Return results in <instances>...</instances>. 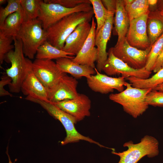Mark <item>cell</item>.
I'll list each match as a JSON object with an SVG mask.
<instances>
[{"instance_id": "obj_7", "label": "cell", "mask_w": 163, "mask_h": 163, "mask_svg": "<svg viewBox=\"0 0 163 163\" xmlns=\"http://www.w3.org/2000/svg\"><path fill=\"white\" fill-rule=\"evenodd\" d=\"M91 4L83 3L73 8L65 7L59 4L47 3L42 0L37 19L45 30L64 17L75 12H89L93 10Z\"/></svg>"}, {"instance_id": "obj_4", "label": "cell", "mask_w": 163, "mask_h": 163, "mask_svg": "<svg viewBox=\"0 0 163 163\" xmlns=\"http://www.w3.org/2000/svg\"><path fill=\"white\" fill-rule=\"evenodd\" d=\"M14 48L8 53L5 59L11 63L10 68L6 70V74L12 79L8 85L10 92L18 93L21 91L22 83L27 75L30 64L31 61L26 58L23 50L21 40L14 37Z\"/></svg>"}, {"instance_id": "obj_17", "label": "cell", "mask_w": 163, "mask_h": 163, "mask_svg": "<svg viewBox=\"0 0 163 163\" xmlns=\"http://www.w3.org/2000/svg\"><path fill=\"white\" fill-rule=\"evenodd\" d=\"M89 22L86 21L79 24L67 37L62 50L72 56L76 55L89 35L91 27V24Z\"/></svg>"}, {"instance_id": "obj_24", "label": "cell", "mask_w": 163, "mask_h": 163, "mask_svg": "<svg viewBox=\"0 0 163 163\" xmlns=\"http://www.w3.org/2000/svg\"><path fill=\"white\" fill-rule=\"evenodd\" d=\"M62 57L72 59L74 57L53 46L47 40L38 48L36 55V59H56Z\"/></svg>"}, {"instance_id": "obj_41", "label": "cell", "mask_w": 163, "mask_h": 163, "mask_svg": "<svg viewBox=\"0 0 163 163\" xmlns=\"http://www.w3.org/2000/svg\"><path fill=\"white\" fill-rule=\"evenodd\" d=\"M160 13L161 16L163 17V11H160Z\"/></svg>"}, {"instance_id": "obj_38", "label": "cell", "mask_w": 163, "mask_h": 163, "mask_svg": "<svg viewBox=\"0 0 163 163\" xmlns=\"http://www.w3.org/2000/svg\"><path fill=\"white\" fill-rule=\"evenodd\" d=\"M153 90L163 91V84L158 86Z\"/></svg>"}, {"instance_id": "obj_28", "label": "cell", "mask_w": 163, "mask_h": 163, "mask_svg": "<svg viewBox=\"0 0 163 163\" xmlns=\"http://www.w3.org/2000/svg\"><path fill=\"white\" fill-rule=\"evenodd\" d=\"M163 49V34L151 46L145 67L148 71H153L156 61Z\"/></svg>"}, {"instance_id": "obj_26", "label": "cell", "mask_w": 163, "mask_h": 163, "mask_svg": "<svg viewBox=\"0 0 163 163\" xmlns=\"http://www.w3.org/2000/svg\"><path fill=\"white\" fill-rule=\"evenodd\" d=\"M24 22L37 19L39 15L41 0H20Z\"/></svg>"}, {"instance_id": "obj_21", "label": "cell", "mask_w": 163, "mask_h": 163, "mask_svg": "<svg viewBox=\"0 0 163 163\" xmlns=\"http://www.w3.org/2000/svg\"><path fill=\"white\" fill-rule=\"evenodd\" d=\"M147 30L152 46L163 34V17L157 8L150 10L147 22Z\"/></svg>"}, {"instance_id": "obj_37", "label": "cell", "mask_w": 163, "mask_h": 163, "mask_svg": "<svg viewBox=\"0 0 163 163\" xmlns=\"http://www.w3.org/2000/svg\"><path fill=\"white\" fill-rule=\"evenodd\" d=\"M158 1V0H148L149 6L155 7H156Z\"/></svg>"}, {"instance_id": "obj_19", "label": "cell", "mask_w": 163, "mask_h": 163, "mask_svg": "<svg viewBox=\"0 0 163 163\" xmlns=\"http://www.w3.org/2000/svg\"><path fill=\"white\" fill-rule=\"evenodd\" d=\"M56 62L62 72L70 74L76 79L83 77L87 78L96 73L95 68L79 64L69 58H60L56 59Z\"/></svg>"}, {"instance_id": "obj_33", "label": "cell", "mask_w": 163, "mask_h": 163, "mask_svg": "<svg viewBox=\"0 0 163 163\" xmlns=\"http://www.w3.org/2000/svg\"><path fill=\"white\" fill-rule=\"evenodd\" d=\"M12 79L6 74L3 75L0 81V96L1 97L5 96H12V94L6 91L4 88L5 85H10Z\"/></svg>"}, {"instance_id": "obj_40", "label": "cell", "mask_w": 163, "mask_h": 163, "mask_svg": "<svg viewBox=\"0 0 163 163\" xmlns=\"http://www.w3.org/2000/svg\"><path fill=\"white\" fill-rule=\"evenodd\" d=\"M7 151H8V150H7ZM7 151L6 152H7V155H8V160H9L8 163H13V162L11 161V159H10V156H9V155H8V152Z\"/></svg>"}, {"instance_id": "obj_13", "label": "cell", "mask_w": 163, "mask_h": 163, "mask_svg": "<svg viewBox=\"0 0 163 163\" xmlns=\"http://www.w3.org/2000/svg\"><path fill=\"white\" fill-rule=\"evenodd\" d=\"M78 81L72 76L64 73L57 82L49 90V102L54 104L77 97Z\"/></svg>"}, {"instance_id": "obj_30", "label": "cell", "mask_w": 163, "mask_h": 163, "mask_svg": "<svg viewBox=\"0 0 163 163\" xmlns=\"http://www.w3.org/2000/svg\"><path fill=\"white\" fill-rule=\"evenodd\" d=\"M14 37L5 36L0 34V63L2 64L6 55L13 48L14 44H11Z\"/></svg>"}, {"instance_id": "obj_1", "label": "cell", "mask_w": 163, "mask_h": 163, "mask_svg": "<svg viewBox=\"0 0 163 163\" xmlns=\"http://www.w3.org/2000/svg\"><path fill=\"white\" fill-rule=\"evenodd\" d=\"M94 14L93 10L75 12L68 15L46 30L47 40L53 46L62 50L66 39L81 23L90 22Z\"/></svg>"}, {"instance_id": "obj_5", "label": "cell", "mask_w": 163, "mask_h": 163, "mask_svg": "<svg viewBox=\"0 0 163 163\" xmlns=\"http://www.w3.org/2000/svg\"><path fill=\"white\" fill-rule=\"evenodd\" d=\"M15 37L21 40L25 56L33 59L38 48L47 40V33L41 21L37 19L23 22Z\"/></svg>"}, {"instance_id": "obj_31", "label": "cell", "mask_w": 163, "mask_h": 163, "mask_svg": "<svg viewBox=\"0 0 163 163\" xmlns=\"http://www.w3.org/2000/svg\"><path fill=\"white\" fill-rule=\"evenodd\" d=\"M146 102L149 105L163 107V91L152 90L146 96Z\"/></svg>"}, {"instance_id": "obj_39", "label": "cell", "mask_w": 163, "mask_h": 163, "mask_svg": "<svg viewBox=\"0 0 163 163\" xmlns=\"http://www.w3.org/2000/svg\"><path fill=\"white\" fill-rule=\"evenodd\" d=\"M7 2V0H0V4L1 5L4 4Z\"/></svg>"}, {"instance_id": "obj_29", "label": "cell", "mask_w": 163, "mask_h": 163, "mask_svg": "<svg viewBox=\"0 0 163 163\" xmlns=\"http://www.w3.org/2000/svg\"><path fill=\"white\" fill-rule=\"evenodd\" d=\"M7 5L5 8L0 9V24L11 14L17 12H22L20 0H7Z\"/></svg>"}, {"instance_id": "obj_14", "label": "cell", "mask_w": 163, "mask_h": 163, "mask_svg": "<svg viewBox=\"0 0 163 163\" xmlns=\"http://www.w3.org/2000/svg\"><path fill=\"white\" fill-rule=\"evenodd\" d=\"M75 119L77 122L90 115L91 101L86 95L79 94L76 97L53 104Z\"/></svg>"}, {"instance_id": "obj_18", "label": "cell", "mask_w": 163, "mask_h": 163, "mask_svg": "<svg viewBox=\"0 0 163 163\" xmlns=\"http://www.w3.org/2000/svg\"><path fill=\"white\" fill-rule=\"evenodd\" d=\"M31 61L29 65L26 77L21 87L23 94L39 100L49 102V91L40 82L32 70Z\"/></svg>"}, {"instance_id": "obj_3", "label": "cell", "mask_w": 163, "mask_h": 163, "mask_svg": "<svg viewBox=\"0 0 163 163\" xmlns=\"http://www.w3.org/2000/svg\"><path fill=\"white\" fill-rule=\"evenodd\" d=\"M126 89L117 93H111L109 99L120 104L124 111L136 118L142 115L149 105L146 102L147 94L151 89H142L133 87L129 83L126 85Z\"/></svg>"}, {"instance_id": "obj_6", "label": "cell", "mask_w": 163, "mask_h": 163, "mask_svg": "<svg viewBox=\"0 0 163 163\" xmlns=\"http://www.w3.org/2000/svg\"><path fill=\"white\" fill-rule=\"evenodd\" d=\"M123 146L127 147V150L121 152H112L113 154L119 156L118 163H137L145 156L152 158L157 155L159 152L158 141L148 135L144 136L137 143L134 144L130 141L125 142Z\"/></svg>"}, {"instance_id": "obj_23", "label": "cell", "mask_w": 163, "mask_h": 163, "mask_svg": "<svg viewBox=\"0 0 163 163\" xmlns=\"http://www.w3.org/2000/svg\"><path fill=\"white\" fill-rule=\"evenodd\" d=\"M151 77L142 79L133 76L126 78L134 87L142 89H154L158 86L163 84V68H162Z\"/></svg>"}, {"instance_id": "obj_16", "label": "cell", "mask_w": 163, "mask_h": 163, "mask_svg": "<svg viewBox=\"0 0 163 163\" xmlns=\"http://www.w3.org/2000/svg\"><path fill=\"white\" fill-rule=\"evenodd\" d=\"M89 35L82 47L75 57L72 59L79 64L95 68V62L97 58V50L95 46L97 24L92 18Z\"/></svg>"}, {"instance_id": "obj_2", "label": "cell", "mask_w": 163, "mask_h": 163, "mask_svg": "<svg viewBox=\"0 0 163 163\" xmlns=\"http://www.w3.org/2000/svg\"><path fill=\"white\" fill-rule=\"evenodd\" d=\"M25 99L39 104L51 116L61 123L65 128L66 134V137L61 142L62 145L84 140L96 144L101 147L109 149L108 147L101 145L89 137L81 134L77 131L75 127V125L77 122L75 118L60 109L54 104L29 96H27Z\"/></svg>"}, {"instance_id": "obj_34", "label": "cell", "mask_w": 163, "mask_h": 163, "mask_svg": "<svg viewBox=\"0 0 163 163\" xmlns=\"http://www.w3.org/2000/svg\"><path fill=\"white\" fill-rule=\"evenodd\" d=\"M102 3L107 10L115 13L116 10V0H102Z\"/></svg>"}, {"instance_id": "obj_35", "label": "cell", "mask_w": 163, "mask_h": 163, "mask_svg": "<svg viewBox=\"0 0 163 163\" xmlns=\"http://www.w3.org/2000/svg\"><path fill=\"white\" fill-rule=\"evenodd\" d=\"M163 64V49L159 56L158 57L154 66L153 71L156 73L161 68Z\"/></svg>"}, {"instance_id": "obj_42", "label": "cell", "mask_w": 163, "mask_h": 163, "mask_svg": "<svg viewBox=\"0 0 163 163\" xmlns=\"http://www.w3.org/2000/svg\"><path fill=\"white\" fill-rule=\"evenodd\" d=\"M162 68H163V65H162Z\"/></svg>"}, {"instance_id": "obj_9", "label": "cell", "mask_w": 163, "mask_h": 163, "mask_svg": "<svg viewBox=\"0 0 163 163\" xmlns=\"http://www.w3.org/2000/svg\"><path fill=\"white\" fill-rule=\"evenodd\" d=\"M108 57L103 66V71L108 76L121 75L125 79L133 76L146 79L149 78L152 72L146 70L145 67L139 69H133L115 56L110 49L109 50Z\"/></svg>"}, {"instance_id": "obj_32", "label": "cell", "mask_w": 163, "mask_h": 163, "mask_svg": "<svg viewBox=\"0 0 163 163\" xmlns=\"http://www.w3.org/2000/svg\"><path fill=\"white\" fill-rule=\"evenodd\" d=\"M43 1L46 3L58 4L68 8H74L83 3L91 4L90 0H44Z\"/></svg>"}, {"instance_id": "obj_11", "label": "cell", "mask_w": 163, "mask_h": 163, "mask_svg": "<svg viewBox=\"0 0 163 163\" xmlns=\"http://www.w3.org/2000/svg\"><path fill=\"white\" fill-rule=\"evenodd\" d=\"M96 73L86 78L88 87L93 91L102 94L113 92L116 90L119 92L123 91L127 82L122 76L112 77L101 73L95 68Z\"/></svg>"}, {"instance_id": "obj_10", "label": "cell", "mask_w": 163, "mask_h": 163, "mask_svg": "<svg viewBox=\"0 0 163 163\" xmlns=\"http://www.w3.org/2000/svg\"><path fill=\"white\" fill-rule=\"evenodd\" d=\"M32 70L36 77L48 91L57 82L64 73L52 60L36 59Z\"/></svg>"}, {"instance_id": "obj_8", "label": "cell", "mask_w": 163, "mask_h": 163, "mask_svg": "<svg viewBox=\"0 0 163 163\" xmlns=\"http://www.w3.org/2000/svg\"><path fill=\"white\" fill-rule=\"evenodd\" d=\"M151 48V46L145 50L138 49L130 45L125 37L110 48L117 57L130 67L139 69L145 67Z\"/></svg>"}, {"instance_id": "obj_12", "label": "cell", "mask_w": 163, "mask_h": 163, "mask_svg": "<svg viewBox=\"0 0 163 163\" xmlns=\"http://www.w3.org/2000/svg\"><path fill=\"white\" fill-rule=\"evenodd\" d=\"M149 12L130 21L126 37L130 45L139 49L145 50L151 46L147 30V22Z\"/></svg>"}, {"instance_id": "obj_20", "label": "cell", "mask_w": 163, "mask_h": 163, "mask_svg": "<svg viewBox=\"0 0 163 163\" xmlns=\"http://www.w3.org/2000/svg\"><path fill=\"white\" fill-rule=\"evenodd\" d=\"M116 10L114 18L115 29L118 35L117 43L126 37L130 20L124 6V0H116Z\"/></svg>"}, {"instance_id": "obj_36", "label": "cell", "mask_w": 163, "mask_h": 163, "mask_svg": "<svg viewBox=\"0 0 163 163\" xmlns=\"http://www.w3.org/2000/svg\"><path fill=\"white\" fill-rule=\"evenodd\" d=\"M156 8L160 11H163V0H158Z\"/></svg>"}, {"instance_id": "obj_27", "label": "cell", "mask_w": 163, "mask_h": 163, "mask_svg": "<svg viewBox=\"0 0 163 163\" xmlns=\"http://www.w3.org/2000/svg\"><path fill=\"white\" fill-rule=\"evenodd\" d=\"M97 21L96 33L103 26L110 11L105 8L101 0H90Z\"/></svg>"}, {"instance_id": "obj_25", "label": "cell", "mask_w": 163, "mask_h": 163, "mask_svg": "<svg viewBox=\"0 0 163 163\" xmlns=\"http://www.w3.org/2000/svg\"><path fill=\"white\" fill-rule=\"evenodd\" d=\"M125 9L130 21L150 11L148 0H124Z\"/></svg>"}, {"instance_id": "obj_22", "label": "cell", "mask_w": 163, "mask_h": 163, "mask_svg": "<svg viewBox=\"0 0 163 163\" xmlns=\"http://www.w3.org/2000/svg\"><path fill=\"white\" fill-rule=\"evenodd\" d=\"M23 22L22 12L11 14L0 24V34L5 36L16 37Z\"/></svg>"}, {"instance_id": "obj_15", "label": "cell", "mask_w": 163, "mask_h": 163, "mask_svg": "<svg viewBox=\"0 0 163 163\" xmlns=\"http://www.w3.org/2000/svg\"><path fill=\"white\" fill-rule=\"evenodd\" d=\"M114 13L110 12L103 26L96 33L95 45L97 50L96 69L101 72L108 57L107 45L111 35Z\"/></svg>"}]
</instances>
